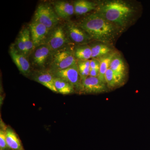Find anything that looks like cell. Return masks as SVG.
<instances>
[{
	"instance_id": "obj_1",
	"label": "cell",
	"mask_w": 150,
	"mask_h": 150,
	"mask_svg": "<svg viewBox=\"0 0 150 150\" xmlns=\"http://www.w3.org/2000/svg\"><path fill=\"white\" fill-rule=\"evenodd\" d=\"M95 11L117 26L122 33L136 22L139 15V6L123 0H107L96 1Z\"/></svg>"
},
{
	"instance_id": "obj_2",
	"label": "cell",
	"mask_w": 150,
	"mask_h": 150,
	"mask_svg": "<svg viewBox=\"0 0 150 150\" xmlns=\"http://www.w3.org/2000/svg\"><path fill=\"white\" fill-rule=\"evenodd\" d=\"M93 41L113 46L123 33L96 11L83 17L78 23Z\"/></svg>"
},
{
	"instance_id": "obj_3",
	"label": "cell",
	"mask_w": 150,
	"mask_h": 150,
	"mask_svg": "<svg viewBox=\"0 0 150 150\" xmlns=\"http://www.w3.org/2000/svg\"><path fill=\"white\" fill-rule=\"evenodd\" d=\"M72 45H69L53 51L51 62L47 69L50 72L53 74L77 64Z\"/></svg>"
},
{
	"instance_id": "obj_4",
	"label": "cell",
	"mask_w": 150,
	"mask_h": 150,
	"mask_svg": "<svg viewBox=\"0 0 150 150\" xmlns=\"http://www.w3.org/2000/svg\"><path fill=\"white\" fill-rule=\"evenodd\" d=\"M33 21L43 24L50 30L60 23V18L52 6L41 3L37 6Z\"/></svg>"
},
{
	"instance_id": "obj_5",
	"label": "cell",
	"mask_w": 150,
	"mask_h": 150,
	"mask_svg": "<svg viewBox=\"0 0 150 150\" xmlns=\"http://www.w3.org/2000/svg\"><path fill=\"white\" fill-rule=\"evenodd\" d=\"M44 44L49 46L53 51L74 45L68 37L64 25L60 23L50 30Z\"/></svg>"
},
{
	"instance_id": "obj_6",
	"label": "cell",
	"mask_w": 150,
	"mask_h": 150,
	"mask_svg": "<svg viewBox=\"0 0 150 150\" xmlns=\"http://www.w3.org/2000/svg\"><path fill=\"white\" fill-rule=\"evenodd\" d=\"M53 51L51 48L45 44L36 47L29 57L33 67L39 70L46 69L49 66Z\"/></svg>"
},
{
	"instance_id": "obj_7",
	"label": "cell",
	"mask_w": 150,
	"mask_h": 150,
	"mask_svg": "<svg viewBox=\"0 0 150 150\" xmlns=\"http://www.w3.org/2000/svg\"><path fill=\"white\" fill-rule=\"evenodd\" d=\"M67 35L73 44H88L93 41L89 35L77 23L68 21L64 24Z\"/></svg>"
},
{
	"instance_id": "obj_8",
	"label": "cell",
	"mask_w": 150,
	"mask_h": 150,
	"mask_svg": "<svg viewBox=\"0 0 150 150\" xmlns=\"http://www.w3.org/2000/svg\"><path fill=\"white\" fill-rule=\"evenodd\" d=\"M13 44L19 53L29 59L35 47L31 39L28 27L22 28Z\"/></svg>"
},
{
	"instance_id": "obj_9",
	"label": "cell",
	"mask_w": 150,
	"mask_h": 150,
	"mask_svg": "<svg viewBox=\"0 0 150 150\" xmlns=\"http://www.w3.org/2000/svg\"><path fill=\"white\" fill-rule=\"evenodd\" d=\"M53 74L55 77L61 78L69 83L74 88L75 90L79 92H81L82 81L77 64L54 73Z\"/></svg>"
},
{
	"instance_id": "obj_10",
	"label": "cell",
	"mask_w": 150,
	"mask_h": 150,
	"mask_svg": "<svg viewBox=\"0 0 150 150\" xmlns=\"http://www.w3.org/2000/svg\"><path fill=\"white\" fill-rule=\"evenodd\" d=\"M28 28L35 48L44 44L50 30L43 24L33 21L28 25Z\"/></svg>"
},
{
	"instance_id": "obj_11",
	"label": "cell",
	"mask_w": 150,
	"mask_h": 150,
	"mask_svg": "<svg viewBox=\"0 0 150 150\" xmlns=\"http://www.w3.org/2000/svg\"><path fill=\"white\" fill-rule=\"evenodd\" d=\"M106 83L98 77L88 76L82 81L81 93L97 94L106 92L108 90Z\"/></svg>"
},
{
	"instance_id": "obj_12",
	"label": "cell",
	"mask_w": 150,
	"mask_h": 150,
	"mask_svg": "<svg viewBox=\"0 0 150 150\" xmlns=\"http://www.w3.org/2000/svg\"><path fill=\"white\" fill-rule=\"evenodd\" d=\"M9 54L14 63L23 75L28 76L31 74V67L28 58L19 53L13 43L10 46Z\"/></svg>"
},
{
	"instance_id": "obj_13",
	"label": "cell",
	"mask_w": 150,
	"mask_h": 150,
	"mask_svg": "<svg viewBox=\"0 0 150 150\" xmlns=\"http://www.w3.org/2000/svg\"><path fill=\"white\" fill-rule=\"evenodd\" d=\"M55 77L47 69L44 70H37L32 74V79L42 85L46 87L54 92L57 93L54 81Z\"/></svg>"
},
{
	"instance_id": "obj_14",
	"label": "cell",
	"mask_w": 150,
	"mask_h": 150,
	"mask_svg": "<svg viewBox=\"0 0 150 150\" xmlns=\"http://www.w3.org/2000/svg\"><path fill=\"white\" fill-rule=\"evenodd\" d=\"M53 7L59 18L69 20L74 14V8L73 4L65 1H55Z\"/></svg>"
},
{
	"instance_id": "obj_15",
	"label": "cell",
	"mask_w": 150,
	"mask_h": 150,
	"mask_svg": "<svg viewBox=\"0 0 150 150\" xmlns=\"http://www.w3.org/2000/svg\"><path fill=\"white\" fill-rule=\"evenodd\" d=\"M92 42L88 44L91 49L92 59H98L115 51L113 46L97 41Z\"/></svg>"
},
{
	"instance_id": "obj_16",
	"label": "cell",
	"mask_w": 150,
	"mask_h": 150,
	"mask_svg": "<svg viewBox=\"0 0 150 150\" xmlns=\"http://www.w3.org/2000/svg\"><path fill=\"white\" fill-rule=\"evenodd\" d=\"M75 14L82 16L86 14L91 11L96 10L97 7L96 1L86 0H78L73 3Z\"/></svg>"
},
{
	"instance_id": "obj_17",
	"label": "cell",
	"mask_w": 150,
	"mask_h": 150,
	"mask_svg": "<svg viewBox=\"0 0 150 150\" xmlns=\"http://www.w3.org/2000/svg\"><path fill=\"white\" fill-rule=\"evenodd\" d=\"M109 68L122 82L126 76V65L118 53L112 59Z\"/></svg>"
},
{
	"instance_id": "obj_18",
	"label": "cell",
	"mask_w": 150,
	"mask_h": 150,
	"mask_svg": "<svg viewBox=\"0 0 150 150\" xmlns=\"http://www.w3.org/2000/svg\"><path fill=\"white\" fill-rule=\"evenodd\" d=\"M6 142L10 150H25L18 136L12 129L7 127L6 129Z\"/></svg>"
},
{
	"instance_id": "obj_19",
	"label": "cell",
	"mask_w": 150,
	"mask_h": 150,
	"mask_svg": "<svg viewBox=\"0 0 150 150\" xmlns=\"http://www.w3.org/2000/svg\"><path fill=\"white\" fill-rule=\"evenodd\" d=\"M118 53V52L115 51L110 54H108L106 56L98 59L100 66L99 73L98 78L100 81L105 83V73L108 69L110 68V63L112 59Z\"/></svg>"
},
{
	"instance_id": "obj_20",
	"label": "cell",
	"mask_w": 150,
	"mask_h": 150,
	"mask_svg": "<svg viewBox=\"0 0 150 150\" xmlns=\"http://www.w3.org/2000/svg\"><path fill=\"white\" fill-rule=\"evenodd\" d=\"M74 51L77 61L89 60L92 59L91 49L89 44L77 45L74 47Z\"/></svg>"
},
{
	"instance_id": "obj_21",
	"label": "cell",
	"mask_w": 150,
	"mask_h": 150,
	"mask_svg": "<svg viewBox=\"0 0 150 150\" xmlns=\"http://www.w3.org/2000/svg\"><path fill=\"white\" fill-rule=\"evenodd\" d=\"M54 83L57 93H59L70 94L75 91L74 88L71 83L61 78L55 77Z\"/></svg>"
},
{
	"instance_id": "obj_22",
	"label": "cell",
	"mask_w": 150,
	"mask_h": 150,
	"mask_svg": "<svg viewBox=\"0 0 150 150\" xmlns=\"http://www.w3.org/2000/svg\"><path fill=\"white\" fill-rule=\"evenodd\" d=\"M105 79L108 89L115 88L122 83L110 68L108 69L105 73Z\"/></svg>"
},
{
	"instance_id": "obj_23",
	"label": "cell",
	"mask_w": 150,
	"mask_h": 150,
	"mask_svg": "<svg viewBox=\"0 0 150 150\" xmlns=\"http://www.w3.org/2000/svg\"><path fill=\"white\" fill-rule=\"evenodd\" d=\"M90 60L77 61L79 73L80 75L81 81L89 76L91 70Z\"/></svg>"
},
{
	"instance_id": "obj_24",
	"label": "cell",
	"mask_w": 150,
	"mask_h": 150,
	"mask_svg": "<svg viewBox=\"0 0 150 150\" xmlns=\"http://www.w3.org/2000/svg\"><path fill=\"white\" fill-rule=\"evenodd\" d=\"M5 126L3 124V122H1L0 129V150H10L9 149L6 142V129Z\"/></svg>"
},
{
	"instance_id": "obj_25",
	"label": "cell",
	"mask_w": 150,
	"mask_h": 150,
	"mask_svg": "<svg viewBox=\"0 0 150 150\" xmlns=\"http://www.w3.org/2000/svg\"><path fill=\"white\" fill-rule=\"evenodd\" d=\"M90 61L91 70H99L100 64L98 59L92 58Z\"/></svg>"
},
{
	"instance_id": "obj_26",
	"label": "cell",
	"mask_w": 150,
	"mask_h": 150,
	"mask_svg": "<svg viewBox=\"0 0 150 150\" xmlns=\"http://www.w3.org/2000/svg\"><path fill=\"white\" fill-rule=\"evenodd\" d=\"M99 73V70H91L89 76L94 77H98Z\"/></svg>"
}]
</instances>
